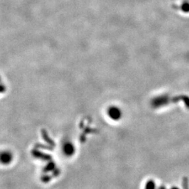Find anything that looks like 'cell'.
<instances>
[{
  "mask_svg": "<svg viewBox=\"0 0 189 189\" xmlns=\"http://www.w3.org/2000/svg\"><path fill=\"white\" fill-rule=\"evenodd\" d=\"M182 101L184 103L185 107L189 109V97L186 95H179L171 97L168 95H161L158 97H155L151 101V106L155 109H158L163 106L168 105L170 103H177Z\"/></svg>",
  "mask_w": 189,
  "mask_h": 189,
  "instance_id": "6da1fadb",
  "label": "cell"
},
{
  "mask_svg": "<svg viewBox=\"0 0 189 189\" xmlns=\"http://www.w3.org/2000/svg\"><path fill=\"white\" fill-rule=\"evenodd\" d=\"M109 114L110 117L111 118H113V120H118L121 116L120 110H119L118 108L116 107L111 108L109 109Z\"/></svg>",
  "mask_w": 189,
  "mask_h": 189,
  "instance_id": "7a4b0ae2",
  "label": "cell"
}]
</instances>
